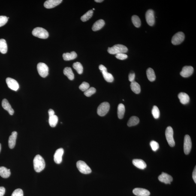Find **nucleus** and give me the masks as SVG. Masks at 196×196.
I'll return each mask as SVG.
<instances>
[{"label": "nucleus", "mask_w": 196, "mask_h": 196, "mask_svg": "<svg viewBox=\"0 0 196 196\" xmlns=\"http://www.w3.org/2000/svg\"><path fill=\"white\" fill-rule=\"evenodd\" d=\"M58 122V118L56 115L49 117V125L52 127H55L56 126Z\"/></svg>", "instance_id": "obj_30"}, {"label": "nucleus", "mask_w": 196, "mask_h": 196, "mask_svg": "<svg viewBox=\"0 0 196 196\" xmlns=\"http://www.w3.org/2000/svg\"><path fill=\"white\" fill-rule=\"evenodd\" d=\"M95 10V8H93V10Z\"/></svg>", "instance_id": "obj_49"}, {"label": "nucleus", "mask_w": 196, "mask_h": 196, "mask_svg": "<svg viewBox=\"0 0 196 196\" xmlns=\"http://www.w3.org/2000/svg\"><path fill=\"white\" fill-rule=\"evenodd\" d=\"M110 109V104L108 103L105 102L102 103L98 106L97 110V113L99 116H104L108 113Z\"/></svg>", "instance_id": "obj_5"}, {"label": "nucleus", "mask_w": 196, "mask_h": 196, "mask_svg": "<svg viewBox=\"0 0 196 196\" xmlns=\"http://www.w3.org/2000/svg\"><path fill=\"white\" fill-rule=\"evenodd\" d=\"M174 132L171 126L167 127L165 131L166 138L168 144L171 147L175 146V142L173 137Z\"/></svg>", "instance_id": "obj_4"}, {"label": "nucleus", "mask_w": 196, "mask_h": 196, "mask_svg": "<svg viewBox=\"0 0 196 196\" xmlns=\"http://www.w3.org/2000/svg\"><path fill=\"white\" fill-rule=\"evenodd\" d=\"M8 19L5 16H0V27L4 26L7 23Z\"/></svg>", "instance_id": "obj_39"}, {"label": "nucleus", "mask_w": 196, "mask_h": 196, "mask_svg": "<svg viewBox=\"0 0 196 196\" xmlns=\"http://www.w3.org/2000/svg\"><path fill=\"white\" fill-rule=\"evenodd\" d=\"M93 13V10H89L83 16H81V19L83 22L87 21L92 17Z\"/></svg>", "instance_id": "obj_32"}, {"label": "nucleus", "mask_w": 196, "mask_h": 196, "mask_svg": "<svg viewBox=\"0 0 196 196\" xmlns=\"http://www.w3.org/2000/svg\"><path fill=\"white\" fill-rule=\"evenodd\" d=\"M133 164L136 167L141 169H144L146 168V164L143 160L141 159H134L133 160Z\"/></svg>", "instance_id": "obj_19"}, {"label": "nucleus", "mask_w": 196, "mask_h": 196, "mask_svg": "<svg viewBox=\"0 0 196 196\" xmlns=\"http://www.w3.org/2000/svg\"><path fill=\"white\" fill-rule=\"evenodd\" d=\"M146 22L150 26H152L155 23V14L153 10H149L146 12L145 15Z\"/></svg>", "instance_id": "obj_10"}, {"label": "nucleus", "mask_w": 196, "mask_h": 196, "mask_svg": "<svg viewBox=\"0 0 196 196\" xmlns=\"http://www.w3.org/2000/svg\"><path fill=\"white\" fill-rule=\"evenodd\" d=\"M63 57L64 60L69 61L76 59L77 57V54L76 52L72 51L71 53H64Z\"/></svg>", "instance_id": "obj_22"}, {"label": "nucleus", "mask_w": 196, "mask_h": 196, "mask_svg": "<svg viewBox=\"0 0 196 196\" xmlns=\"http://www.w3.org/2000/svg\"><path fill=\"white\" fill-rule=\"evenodd\" d=\"M140 122V119L137 117L134 116L131 117L129 120L128 124V126H132L137 125Z\"/></svg>", "instance_id": "obj_29"}, {"label": "nucleus", "mask_w": 196, "mask_h": 196, "mask_svg": "<svg viewBox=\"0 0 196 196\" xmlns=\"http://www.w3.org/2000/svg\"><path fill=\"white\" fill-rule=\"evenodd\" d=\"M192 148V142L190 137L189 135H186L184 138V151L185 155L190 153Z\"/></svg>", "instance_id": "obj_8"}, {"label": "nucleus", "mask_w": 196, "mask_h": 196, "mask_svg": "<svg viewBox=\"0 0 196 196\" xmlns=\"http://www.w3.org/2000/svg\"><path fill=\"white\" fill-rule=\"evenodd\" d=\"M102 73L103 77L106 81L109 82V83H112V82L113 81V76L111 74L107 72V71L103 72Z\"/></svg>", "instance_id": "obj_33"}, {"label": "nucleus", "mask_w": 196, "mask_h": 196, "mask_svg": "<svg viewBox=\"0 0 196 196\" xmlns=\"http://www.w3.org/2000/svg\"><path fill=\"white\" fill-rule=\"evenodd\" d=\"M135 77V74L134 73H131L129 75V80L130 81L132 82L134 81Z\"/></svg>", "instance_id": "obj_42"}, {"label": "nucleus", "mask_w": 196, "mask_h": 196, "mask_svg": "<svg viewBox=\"0 0 196 196\" xmlns=\"http://www.w3.org/2000/svg\"><path fill=\"white\" fill-rule=\"evenodd\" d=\"M194 72V68L190 66H185L182 68L180 73L181 75L183 77H188L192 74Z\"/></svg>", "instance_id": "obj_13"}, {"label": "nucleus", "mask_w": 196, "mask_h": 196, "mask_svg": "<svg viewBox=\"0 0 196 196\" xmlns=\"http://www.w3.org/2000/svg\"><path fill=\"white\" fill-rule=\"evenodd\" d=\"M178 97L182 104H186L190 101V97L188 94L185 93L181 92L178 95Z\"/></svg>", "instance_id": "obj_20"}, {"label": "nucleus", "mask_w": 196, "mask_h": 196, "mask_svg": "<svg viewBox=\"0 0 196 196\" xmlns=\"http://www.w3.org/2000/svg\"><path fill=\"white\" fill-rule=\"evenodd\" d=\"M62 1V0H48L44 3V6L48 9L53 8L59 5Z\"/></svg>", "instance_id": "obj_15"}, {"label": "nucleus", "mask_w": 196, "mask_h": 196, "mask_svg": "<svg viewBox=\"0 0 196 196\" xmlns=\"http://www.w3.org/2000/svg\"><path fill=\"white\" fill-rule=\"evenodd\" d=\"M150 145L152 150L155 151V152L159 148V144L155 141H151L150 143Z\"/></svg>", "instance_id": "obj_38"}, {"label": "nucleus", "mask_w": 196, "mask_h": 196, "mask_svg": "<svg viewBox=\"0 0 196 196\" xmlns=\"http://www.w3.org/2000/svg\"><path fill=\"white\" fill-rule=\"evenodd\" d=\"M1 143H0V152H1Z\"/></svg>", "instance_id": "obj_48"}, {"label": "nucleus", "mask_w": 196, "mask_h": 196, "mask_svg": "<svg viewBox=\"0 0 196 196\" xmlns=\"http://www.w3.org/2000/svg\"><path fill=\"white\" fill-rule=\"evenodd\" d=\"M7 51V45L6 41L4 39H0V52L5 54Z\"/></svg>", "instance_id": "obj_28"}, {"label": "nucleus", "mask_w": 196, "mask_h": 196, "mask_svg": "<svg viewBox=\"0 0 196 196\" xmlns=\"http://www.w3.org/2000/svg\"><path fill=\"white\" fill-rule=\"evenodd\" d=\"M1 105H2V107L4 110H7L10 115H13V114L14 113V111L12 108L11 105L9 103L8 100L6 99H4L2 100Z\"/></svg>", "instance_id": "obj_18"}, {"label": "nucleus", "mask_w": 196, "mask_h": 196, "mask_svg": "<svg viewBox=\"0 0 196 196\" xmlns=\"http://www.w3.org/2000/svg\"><path fill=\"white\" fill-rule=\"evenodd\" d=\"M185 35L183 32H179L176 33L172 37L171 42L174 45L180 44L183 41Z\"/></svg>", "instance_id": "obj_9"}, {"label": "nucleus", "mask_w": 196, "mask_h": 196, "mask_svg": "<svg viewBox=\"0 0 196 196\" xmlns=\"http://www.w3.org/2000/svg\"><path fill=\"white\" fill-rule=\"evenodd\" d=\"M128 49L125 46L122 44H116L112 47H109L107 51L111 54H117L118 53H126Z\"/></svg>", "instance_id": "obj_2"}, {"label": "nucleus", "mask_w": 196, "mask_h": 196, "mask_svg": "<svg viewBox=\"0 0 196 196\" xmlns=\"http://www.w3.org/2000/svg\"><path fill=\"white\" fill-rule=\"evenodd\" d=\"M64 152L63 148H60L56 150L54 155V160L57 164H60L62 161V156Z\"/></svg>", "instance_id": "obj_14"}, {"label": "nucleus", "mask_w": 196, "mask_h": 196, "mask_svg": "<svg viewBox=\"0 0 196 196\" xmlns=\"http://www.w3.org/2000/svg\"><path fill=\"white\" fill-rule=\"evenodd\" d=\"M17 132L15 131L12 133L8 139V146L10 149H13L16 144V138H17Z\"/></svg>", "instance_id": "obj_17"}, {"label": "nucleus", "mask_w": 196, "mask_h": 196, "mask_svg": "<svg viewBox=\"0 0 196 196\" xmlns=\"http://www.w3.org/2000/svg\"><path fill=\"white\" fill-rule=\"evenodd\" d=\"M192 178L193 179L194 182L196 183V166L194 169L193 172L192 173Z\"/></svg>", "instance_id": "obj_45"}, {"label": "nucleus", "mask_w": 196, "mask_h": 196, "mask_svg": "<svg viewBox=\"0 0 196 196\" xmlns=\"http://www.w3.org/2000/svg\"><path fill=\"white\" fill-rule=\"evenodd\" d=\"M76 165L79 171L84 174H89L92 172L91 168L84 162L81 161H78Z\"/></svg>", "instance_id": "obj_7"}, {"label": "nucleus", "mask_w": 196, "mask_h": 196, "mask_svg": "<svg viewBox=\"0 0 196 196\" xmlns=\"http://www.w3.org/2000/svg\"><path fill=\"white\" fill-rule=\"evenodd\" d=\"M152 113L153 117L155 119H158L160 116V112L158 107L156 106H154L152 110Z\"/></svg>", "instance_id": "obj_35"}, {"label": "nucleus", "mask_w": 196, "mask_h": 196, "mask_svg": "<svg viewBox=\"0 0 196 196\" xmlns=\"http://www.w3.org/2000/svg\"><path fill=\"white\" fill-rule=\"evenodd\" d=\"M6 82L8 88L14 91H17L19 89V84L15 79L8 77L6 79Z\"/></svg>", "instance_id": "obj_11"}, {"label": "nucleus", "mask_w": 196, "mask_h": 196, "mask_svg": "<svg viewBox=\"0 0 196 196\" xmlns=\"http://www.w3.org/2000/svg\"><path fill=\"white\" fill-rule=\"evenodd\" d=\"M73 67L79 74H81L83 73V65L80 62H77L74 63L73 64Z\"/></svg>", "instance_id": "obj_31"}, {"label": "nucleus", "mask_w": 196, "mask_h": 196, "mask_svg": "<svg viewBox=\"0 0 196 196\" xmlns=\"http://www.w3.org/2000/svg\"><path fill=\"white\" fill-rule=\"evenodd\" d=\"M133 192L134 195L137 196H149L150 194L148 190L140 188H134Z\"/></svg>", "instance_id": "obj_16"}, {"label": "nucleus", "mask_w": 196, "mask_h": 196, "mask_svg": "<svg viewBox=\"0 0 196 196\" xmlns=\"http://www.w3.org/2000/svg\"><path fill=\"white\" fill-rule=\"evenodd\" d=\"M11 196H23V191L21 189L18 188L13 191Z\"/></svg>", "instance_id": "obj_40"}, {"label": "nucleus", "mask_w": 196, "mask_h": 196, "mask_svg": "<svg viewBox=\"0 0 196 196\" xmlns=\"http://www.w3.org/2000/svg\"><path fill=\"white\" fill-rule=\"evenodd\" d=\"M131 88L133 92L136 94L140 93L141 92L140 85L137 82L133 81L131 82Z\"/></svg>", "instance_id": "obj_27"}, {"label": "nucleus", "mask_w": 196, "mask_h": 196, "mask_svg": "<svg viewBox=\"0 0 196 196\" xmlns=\"http://www.w3.org/2000/svg\"><path fill=\"white\" fill-rule=\"evenodd\" d=\"M99 69L101 72H103L107 71V68H106L104 65H100L99 67Z\"/></svg>", "instance_id": "obj_44"}, {"label": "nucleus", "mask_w": 196, "mask_h": 196, "mask_svg": "<svg viewBox=\"0 0 196 196\" xmlns=\"http://www.w3.org/2000/svg\"><path fill=\"white\" fill-rule=\"evenodd\" d=\"M32 34L34 36L40 39H46L49 37L48 32L46 30L39 27L34 28L32 31Z\"/></svg>", "instance_id": "obj_3"}, {"label": "nucleus", "mask_w": 196, "mask_h": 196, "mask_svg": "<svg viewBox=\"0 0 196 196\" xmlns=\"http://www.w3.org/2000/svg\"><path fill=\"white\" fill-rule=\"evenodd\" d=\"M11 175L10 169L4 166L0 167V176L4 178H8Z\"/></svg>", "instance_id": "obj_23"}, {"label": "nucleus", "mask_w": 196, "mask_h": 196, "mask_svg": "<svg viewBox=\"0 0 196 196\" xmlns=\"http://www.w3.org/2000/svg\"><path fill=\"white\" fill-rule=\"evenodd\" d=\"M89 84L86 82H84L79 87V89L83 92H85L89 88Z\"/></svg>", "instance_id": "obj_37"}, {"label": "nucleus", "mask_w": 196, "mask_h": 196, "mask_svg": "<svg viewBox=\"0 0 196 196\" xmlns=\"http://www.w3.org/2000/svg\"><path fill=\"white\" fill-rule=\"evenodd\" d=\"M158 178L160 182L166 184H170L173 181V178L171 176L164 172L158 176Z\"/></svg>", "instance_id": "obj_12"}, {"label": "nucleus", "mask_w": 196, "mask_h": 196, "mask_svg": "<svg viewBox=\"0 0 196 196\" xmlns=\"http://www.w3.org/2000/svg\"><path fill=\"white\" fill-rule=\"evenodd\" d=\"M116 57L117 59L121 60H124L126 59L128 57V55L125 54L124 53H118L116 55Z\"/></svg>", "instance_id": "obj_41"}, {"label": "nucleus", "mask_w": 196, "mask_h": 196, "mask_svg": "<svg viewBox=\"0 0 196 196\" xmlns=\"http://www.w3.org/2000/svg\"><path fill=\"white\" fill-rule=\"evenodd\" d=\"M125 107L124 104H120L118 107L117 114L119 119L123 118L125 113Z\"/></svg>", "instance_id": "obj_26"}, {"label": "nucleus", "mask_w": 196, "mask_h": 196, "mask_svg": "<svg viewBox=\"0 0 196 196\" xmlns=\"http://www.w3.org/2000/svg\"><path fill=\"white\" fill-rule=\"evenodd\" d=\"M37 70L39 74L41 77H46L48 75V67L44 63H39L37 65Z\"/></svg>", "instance_id": "obj_6"}, {"label": "nucleus", "mask_w": 196, "mask_h": 196, "mask_svg": "<svg viewBox=\"0 0 196 196\" xmlns=\"http://www.w3.org/2000/svg\"><path fill=\"white\" fill-rule=\"evenodd\" d=\"M103 0H95V1L98 3H101L103 2Z\"/></svg>", "instance_id": "obj_47"}, {"label": "nucleus", "mask_w": 196, "mask_h": 196, "mask_svg": "<svg viewBox=\"0 0 196 196\" xmlns=\"http://www.w3.org/2000/svg\"><path fill=\"white\" fill-rule=\"evenodd\" d=\"M131 20L133 24L136 27L138 28L141 25V21L138 16L137 15L133 16L131 18Z\"/></svg>", "instance_id": "obj_34"}, {"label": "nucleus", "mask_w": 196, "mask_h": 196, "mask_svg": "<svg viewBox=\"0 0 196 196\" xmlns=\"http://www.w3.org/2000/svg\"><path fill=\"white\" fill-rule=\"evenodd\" d=\"M105 24V21L103 19H100L97 21L93 25L92 30L93 31H96L99 30L104 26Z\"/></svg>", "instance_id": "obj_21"}, {"label": "nucleus", "mask_w": 196, "mask_h": 196, "mask_svg": "<svg viewBox=\"0 0 196 196\" xmlns=\"http://www.w3.org/2000/svg\"><path fill=\"white\" fill-rule=\"evenodd\" d=\"M5 193V188L4 187H0V196H4Z\"/></svg>", "instance_id": "obj_43"}, {"label": "nucleus", "mask_w": 196, "mask_h": 196, "mask_svg": "<svg viewBox=\"0 0 196 196\" xmlns=\"http://www.w3.org/2000/svg\"><path fill=\"white\" fill-rule=\"evenodd\" d=\"M48 114L49 117H51L55 115V112L52 109H49L48 110Z\"/></svg>", "instance_id": "obj_46"}, {"label": "nucleus", "mask_w": 196, "mask_h": 196, "mask_svg": "<svg viewBox=\"0 0 196 196\" xmlns=\"http://www.w3.org/2000/svg\"><path fill=\"white\" fill-rule=\"evenodd\" d=\"M34 170L37 173H39L44 169L46 164L44 158L40 155L35 157L33 161Z\"/></svg>", "instance_id": "obj_1"}, {"label": "nucleus", "mask_w": 196, "mask_h": 196, "mask_svg": "<svg viewBox=\"0 0 196 196\" xmlns=\"http://www.w3.org/2000/svg\"><path fill=\"white\" fill-rule=\"evenodd\" d=\"M146 74L148 80L151 82L155 81L156 79V76L154 70L152 68L148 69L146 71Z\"/></svg>", "instance_id": "obj_25"}, {"label": "nucleus", "mask_w": 196, "mask_h": 196, "mask_svg": "<svg viewBox=\"0 0 196 196\" xmlns=\"http://www.w3.org/2000/svg\"><path fill=\"white\" fill-rule=\"evenodd\" d=\"M96 92V89L94 87H91L87 90L84 93V94L87 97H90Z\"/></svg>", "instance_id": "obj_36"}, {"label": "nucleus", "mask_w": 196, "mask_h": 196, "mask_svg": "<svg viewBox=\"0 0 196 196\" xmlns=\"http://www.w3.org/2000/svg\"><path fill=\"white\" fill-rule=\"evenodd\" d=\"M64 74L67 76L69 80H72L74 79V74L72 70L70 67H66L64 69L63 71Z\"/></svg>", "instance_id": "obj_24"}]
</instances>
